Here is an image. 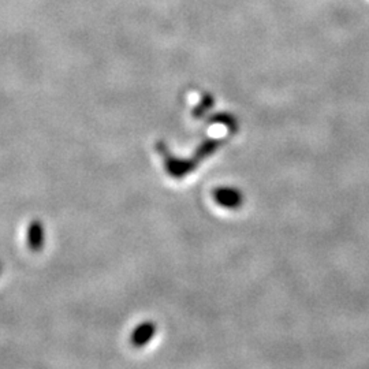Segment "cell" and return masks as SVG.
Listing matches in <instances>:
<instances>
[{"label":"cell","mask_w":369,"mask_h":369,"mask_svg":"<svg viewBox=\"0 0 369 369\" xmlns=\"http://www.w3.org/2000/svg\"><path fill=\"white\" fill-rule=\"evenodd\" d=\"M28 243L33 252L42 250L44 246L43 223L39 220H33L28 227Z\"/></svg>","instance_id":"277c9868"},{"label":"cell","mask_w":369,"mask_h":369,"mask_svg":"<svg viewBox=\"0 0 369 369\" xmlns=\"http://www.w3.org/2000/svg\"><path fill=\"white\" fill-rule=\"evenodd\" d=\"M214 198L222 208L227 210H238L245 200L243 193L237 188L231 186L217 188V190H214Z\"/></svg>","instance_id":"7a4b0ae2"},{"label":"cell","mask_w":369,"mask_h":369,"mask_svg":"<svg viewBox=\"0 0 369 369\" xmlns=\"http://www.w3.org/2000/svg\"><path fill=\"white\" fill-rule=\"evenodd\" d=\"M222 144H223L222 140H215V138L205 141V143H204V144L197 150V153H195V160H201V159H205V157L211 156L212 153L217 152V150H219V147H220Z\"/></svg>","instance_id":"5b68a950"},{"label":"cell","mask_w":369,"mask_h":369,"mask_svg":"<svg viewBox=\"0 0 369 369\" xmlns=\"http://www.w3.org/2000/svg\"><path fill=\"white\" fill-rule=\"evenodd\" d=\"M214 118H215V119H214L215 122L226 125L230 131H237V128H238L237 119H236L233 115H230V114H219V115L214 116Z\"/></svg>","instance_id":"52a82bcc"},{"label":"cell","mask_w":369,"mask_h":369,"mask_svg":"<svg viewBox=\"0 0 369 369\" xmlns=\"http://www.w3.org/2000/svg\"><path fill=\"white\" fill-rule=\"evenodd\" d=\"M0 271H1V265H0Z\"/></svg>","instance_id":"ba28073f"},{"label":"cell","mask_w":369,"mask_h":369,"mask_svg":"<svg viewBox=\"0 0 369 369\" xmlns=\"http://www.w3.org/2000/svg\"><path fill=\"white\" fill-rule=\"evenodd\" d=\"M214 103H215V99L210 95V93H205V95H202V97H201V102L198 103V106L195 107V115L197 116V118H201L202 115H205L210 109H212V106H214Z\"/></svg>","instance_id":"8992f818"},{"label":"cell","mask_w":369,"mask_h":369,"mask_svg":"<svg viewBox=\"0 0 369 369\" xmlns=\"http://www.w3.org/2000/svg\"><path fill=\"white\" fill-rule=\"evenodd\" d=\"M156 332V326L152 322H145L143 325L137 327L133 331L131 335V344L137 348H143L150 341H152L153 335Z\"/></svg>","instance_id":"3957f363"},{"label":"cell","mask_w":369,"mask_h":369,"mask_svg":"<svg viewBox=\"0 0 369 369\" xmlns=\"http://www.w3.org/2000/svg\"><path fill=\"white\" fill-rule=\"evenodd\" d=\"M157 148L160 150V153L164 155V160H166V169L169 171V174L173 175L175 178H182L185 175L190 174L193 170H195L198 160H179L175 159L174 156L169 155L164 144H159Z\"/></svg>","instance_id":"6da1fadb"}]
</instances>
